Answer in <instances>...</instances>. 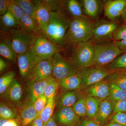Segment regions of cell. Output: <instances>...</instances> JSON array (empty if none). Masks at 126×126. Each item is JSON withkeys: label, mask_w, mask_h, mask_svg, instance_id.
<instances>
[{"label": "cell", "mask_w": 126, "mask_h": 126, "mask_svg": "<svg viewBox=\"0 0 126 126\" xmlns=\"http://www.w3.org/2000/svg\"><path fill=\"white\" fill-rule=\"evenodd\" d=\"M94 24L86 16L72 18L64 39V45L75 46L92 40Z\"/></svg>", "instance_id": "1"}, {"label": "cell", "mask_w": 126, "mask_h": 126, "mask_svg": "<svg viewBox=\"0 0 126 126\" xmlns=\"http://www.w3.org/2000/svg\"><path fill=\"white\" fill-rule=\"evenodd\" d=\"M50 15L46 36L49 40L62 47L64 45V39L71 19L64 13L63 10L50 11Z\"/></svg>", "instance_id": "2"}, {"label": "cell", "mask_w": 126, "mask_h": 126, "mask_svg": "<svg viewBox=\"0 0 126 126\" xmlns=\"http://www.w3.org/2000/svg\"><path fill=\"white\" fill-rule=\"evenodd\" d=\"M94 58L92 67H106L118 56L124 53L115 41H106L94 45Z\"/></svg>", "instance_id": "3"}, {"label": "cell", "mask_w": 126, "mask_h": 126, "mask_svg": "<svg viewBox=\"0 0 126 126\" xmlns=\"http://www.w3.org/2000/svg\"><path fill=\"white\" fill-rule=\"evenodd\" d=\"M94 45L91 40L74 46L69 60L78 69L92 66L94 58Z\"/></svg>", "instance_id": "4"}, {"label": "cell", "mask_w": 126, "mask_h": 126, "mask_svg": "<svg viewBox=\"0 0 126 126\" xmlns=\"http://www.w3.org/2000/svg\"><path fill=\"white\" fill-rule=\"evenodd\" d=\"M7 34L17 56L31 49L35 41V36L21 28L12 30Z\"/></svg>", "instance_id": "5"}, {"label": "cell", "mask_w": 126, "mask_h": 126, "mask_svg": "<svg viewBox=\"0 0 126 126\" xmlns=\"http://www.w3.org/2000/svg\"><path fill=\"white\" fill-rule=\"evenodd\" d=\"M113 71L106 67H94L78 69L76 74L82 81L80 91L82 92L88 87L103 80Z\"/></svg>", "instance_id": "6"}, {"label": "cell", "mask_w": 126, "mask_h": 126, "mask_svg": "<svg viewBox=\"0 0 126 126\" xmlns=\"http://www.w3.org/2000/svg\"><path fill=\"white\" fill-rule=\"evenodd\" d=\"M120 24L115 21L102 19L94 23L92 41L94 44L113 39V34Z\"/></svg>", "instance_id": "7"}, {"label": "cell", "mask_w": 126, "mask_h": 126, "mask_svg": "<svg viewBox=\"0 0 126 126\" xmlns=\"http://www.w3.org/2000/svg\"><path fill=\"white\" fill-rule=\"evenodd\" d=\"M54 78L60 82L62 79L76 74L78 69L70 60H68L60 53H58L51 59Z\"/></svg>", "instance_id": "8"}, {"label": "cell", "mask_w": 126, "mask_h": 126, "mask_svg": "<svg viewBox=\"0 0 126 126\" xmlns=\"http://www.w3.org/2000/svg\"><path fill=\"white\" fill-rule=\"evenodd\" d=\"M33 48L36 55L43 60L51 59L54 55L63 50L62 47L49 40L45 35L35 37Z\"/></svg>", "instance_id": "9"}, {"label": "cell", "mask_w": 126, "mask_h": 126, "mask_svg": "<svg viewBox=\"0 0 126 126\" xmlns=\"http://www.w3.org/2000/svg\"><path fill=\"white\" fill-rule=\"evenodd\" d=\"M41 60L33 48L17 56V63L21 78L26 80L29 79L35 66Z\"/></svg>", "instance_id": "10"}, {"label": "cell", "mask_w": 126, "mask_h": 126, "mask_svg": "<svg viewBox=\"0 0 126 126\" xmlns=\"http://www.w3.org/2000/svg\"><path fill=\"white\" fill-rule=\"evenodd\" d=\"M52 117L57 124L60 126H79L82 121L72 107L57 109Z\"/></svg>", "instance_id": "11"}, {"label": "cell", "mask_w": 126, "mask_h": 126, "mask_svg": "<svg viewBox=\"0 0 126 126\" xmlns=\"http://www.w3.org/2000/svg\"><path fill=\"white\" fill-rule=\"evenodd\" d=\"M53 77L43 81L36 82L31 79H27L25 87V101L34 104L39 96L44 94L46 87Z\"/></svg>", "instance_id": "12"}, {"label": "cell", "mask_w": 126, "mask_h": 126, "mask_svg": "<svg viewBox=\"0 0 126 126\" xmlns=\"http://www.w3.org/2000/svg\"><path fill=\"white\" fill-rule=\"evenodd\" d=\"M82 92L86 97H93L101 101L109 99L110 96L108 83L104 79L88 87Z\"/></svg>", "instance_id": "13"}, {"label": "cell", "mask_w": 126, "mask_h": 126, "mask_svg": "<svg viewBox=\"0 0 126 126\" xmlns=\"http://www.w3.org/2000/svg\"><path fill=\"white\" fill-rule=\"evenodd\" d=\"M104 14L108 20L115 21L126 10V0H110L104 5Z\"/></svg>", "instance_id": "14"}, {"label": "cell", "mask_w": 126, "mask_h": 126, "mask_svg": "<svg viewBox=\"0 0 126 126\" xmlns=\"http://www.w3.org/2000/svg\"><path fill=\"white\" fill-rule=\"evenodd\" d=\"M17 113L23 126H27L40 115L34 107L33 104L26 101L19 104Z\"/></svg>", "instance_id": "15"}, {"label": "cell", "mask_w": 126, "mask_h": 126, "mask_svg": "<svg viewBox=\"0 0 126 126\" xmlns=\"http://www.w3.org/2000/svg\"><path fill=\"white\" fill-rule=\"evenodd\" d=\"M52 74L51 59L41 60L36 64L29 79L39 82L53 77Z\"/></svg>", "instance_id": "16"}, {"label": "cell", "mask_w": 126, "mask_h": 126, "mask_svg": "<svg viewBox=\"0 0 126 126\" xmlns=\"http://www.w3.org/2000/svg\"><path fill=\"white\" fill-rule=\"evenodd\" d=\"M80 3L84 15L93 20L99 17L104 7L102 1L99 0H82Z\"/></svg>", "instance_id": "17"}, {"label": "cell", "mask_w": 126, "mask_h": 126, "mask_svg": "<svg viewBox=\"0 0 126 126\" xmlns=\"http://www.w3.org/2000/svg\"><path fill=\"white\" fill-rule=\"evenodd\" d=\"M20 24L21 29L35 37L40 35L45 36L37 22L29 16L24 15L20 20Z\"/></svg>", "instance_id": "18"}, {"label": "cell", "mask_w": 126, "mask_h": 126, "mask_svg": "<svg viewBox=\"0 0 126 126\" xmlns=\"http://www.w3.org/2000/svg\"><path fill=\"white\" fill-rule=\"evenodd\" d=\"M113 111L112 101L108 99L102 100L94 121L103 126Z\"/></svg>", "instance_id": "19"}, {"label": "cell", "mask_w": 126, "mask_h": 126, "mask_svg": "<svg viewBox=\"0 0 126 126\" xmlns=\"http://www.w3.org/2000/svg\"><path fill=\"white\" fill-rule=\"evenodd\" d=\"M3 94L5 98L12 103L18 104L20 102L23 96V89L16 79H14Z\"/></svg>", "instance_id": "20"}, {"label": "cell", "mask_w": 126, "mask_h": 126, "mask_svg": "<svg viewBox=\"0 0 126 126\" xmlns=\"http://www.w3.org/2000/svg\"><path fill=\"white\" fill-rule=\"evenodd\" d=\"M58 88L63 92L81 89L82 81L80 77L76 74L62 79L59 82Z\"/></svg>", "instance_id": "21"}, {"label": "cell", "mask_w": 126, "mask_h": 126, "mask_svg": "<svg viewBox=\"0 0 126 126\" xmlns=\"http://www.w3.org/2000/svg\"><path fill=\"white\" fill-rule=\"evenodd\" d=\"M50 12L43 2L42 5L37 9L35 15V21L42 29L45 36L50 20Z\"/></svg>", "instance_id": "22"}, {"label": "cell", "mask_w": 126, "mask_h": 126, "mask_svg": "<svg viewBox=\"0 0 126 126\" xmlns=\"http://www.w3.org/2000/svg\"><path fill=\"white\" fill-rule=\"evenodd\" d=\"M15 1L19 6L24 15L29 16L34 20L37 9L43 4V0H15Z\"/></svg>", "instance_id": "23"}, {"label": "cell", "mask_w": 126, "mask_h": 126, "mask_svg": "<svg viewBox=\"0 0 126 126\" xmlns=\"http://www.w3.org/2000/svg\"><path fill=\"white\" fill-rule=\"evenodd\" d=\"M0 54L12 63H15L17 60V55L12 47L8 34L6 38H1Z\"/></svg>", "instance_id": "24"}, {"label": "cell", "mask_w": 126, "mask_h": 126, "mask_svg": "<svg viewBox=\"0 0 126 126\" xmlns=\"http://www.w3.org/2000/svg\"><path fill=\"white\" fill-rule=\"evenodd\" d=\"M79 93L78 90L68 91L63 93L58 101L56 102L57 109L72 107L77 101Z\"/></svg>", "instance_id": "25"}, {"label": "cell", "mask_w": 126, "mask_h": 126, "mask_svg": "<svg viewBox=\"0 0 126 126\" xmlns=\"http://www.w3.org/2000/svg\"><path fill=\"white\" fill-rule=\"evenodd\" d=\"M109 83L114 84L126 90V69L113 71L104 79Z\"/></svg>", "instance_id": "26"}, {"label": "cell", "mask_w": 126, "mask_h": 126, "mask_svg": "<svg viewBox=\"0 0 126 126\" xmlns=\"http://www.w3.org/2000/svg\"><path fill=\"white\" fill-rule=\"evenodd\" d=\"M20 28L19 22L8 12L0 16V30L2 32L7 34L12 30Z\"/></svg>", "instance_id": "27"}, {"label": "cell", "mask_w": 126, "mask_h": 126, "mask_svg": "<svg viewBox=\"0 0 126 126\" xmlns=\"http://www.w3.org/2000/svg\"><path fill=\"white\" fill-rule=\"evenodd\" d=\"M64 7L68 13L73 18H82L86 16L83 14L81 3L78 1H65Z\"/></svg>", "instance_id": "28"}, {"label": "cell", "mask_w": 126, "mask_h": 126, "mask_svg": "<svg viewBox=\"0 0 126 126\" xmlns=\"http://www.w3.org/2000/svg\"><path fill=\"white\" fill-rule=\"evenodd\" d=\"M101 100L91 97H86V116L88 119L94 120L98 111Z\"/></svg>", "instance_id": "29"}, {"label": "cell", "mask_w": 126, "mask_h": 126, "mask_svg": "<svg viewBox=\"0 0 126 126\" xmlns=\"http://www.w3.org/2000/svg\"><path fill=\"white\" fill-rule=\"evenodd\" d=\"M55 104L56 101L55 98L48 99L46 106L40 112L39 115L43 122V126H46L47 123L53 116Z\"/></svg>", "instance_id": "30"}, {"label": "cell", "mask_w": 126, "mask_h": 126, "mask_svg": "<svg viewBox=\"0 0 126 126\" xmlns=\"http://www.w3.org/2000/svg\"><path fill=\"white\" fill-rule=\"evenodd\" d=\"M75 114L80 117L86 116V97L83 94H79L78 99L72 107Z\"/></svg>", "instance_id": "31"}, {"label": "cell", "mask_w": 126, "mask_h": 126, "mask_svg": "<svg viewBox=\"0 0 126 126\" xmlns=\"http://www.w3.org/2000/svg\"><path fill=\"white\" fill-rule=\"evenodd\" d=\"M110 96L109 99L112 101H119L126 99V90L122 89L114 84L109 83Z\"/></svg>", "instance_id": "32"}, {"label": "cell", "mask_w": 126, "mask_h": 126, "mask_svg": "<svg viewBox=\"0 0 126 126\" xmlns=\"http://www.w3.org/2000/svg\"><path fill=\"white\" fill-rule=\"evenodd\" d=\"M18 114L17 111L2 102L0 104V117L1 119H14Z\"/></svg>", "instance_id": "33"}, {"label": "cell", "mask_w": 126, "mask_h": 126, "mask_svg": "<svg viewBox=\"0 0 126 126\" xmlns=\"http://www.w3.org/2000/svg\"><path fill=\"white\" fill-rule=\"evenodd\" d=\"M15 73L11 71L5 74L0 78V94H4L15 79Z\"/></svg>", "instance_id": "34"}, {"label": "cell", "mask_w": 126, "mask_h": 126, "mask_svg": "<svg viewBox=\"0 0 126 126\" xmlns=\"http://www.w3.org/2000/svg\"><path fill=\"white\" fill-rule=\"evenodd\" d=\"M106 67L112 71L126 69V52L118 56Z\"/></svg>", "instance_id": "35"}, {"label": "cell", "mask_w": 126, "mask_h": 126, "mask_svg": "<svg viewBox=\"0 0 126 126\" xmlns=\"http://www.w3.org/2000/svg\"><path fill=\"white\" fill-rule=\"evenodd\" d=\"M7 12L14 16L19 23L20 19L24 15L21 8L15 0H9Z\"/></svg>", "instance_id": "36"}, {"label": "cell", "mask_w": 126, "mask_h": 126, "mask_svg": "<svg viewBox=\"0 0 126 126\" xmlns=\"http://www.w3.org/2000/svg\"><path fill=\"white\" fill-rule=\"evenodd\" d=\"M58 87V82L53 78L46 87L44 94L48 99L55 98Z\"/></svg>", "instance_id": "37"}, {"label": "cell", "mask_w": 126, "mask_h": 126, "mask_svg": "<svg viewBox=\"0 0 126 126\" xmlns=\"http://www.w3.org/2000/svg\"><path fill=\"white\" fill-rule=\"evenodd\" d=\"M113 40L118 41L126 39V24L121 25L115 31Z\"/></svg>", "instance_id": "38"}, {"label": "cell", "mask_w": 126, "mask_h": 126, "mask_svg": "<svg viewBox=\"0 0 126 126\" xmlns=\"http://www.w3.org/2000/svg\"><path fill=\"white\" fill-rule=\"evenodd\" d=\"M48 101L47 98L43 94L39 96L33 104L34 107L39 114L46 106Z\"/></svg>", "instance_id": "39"}, {"label": "cell", "mask_w": 126, "mask_h": 126, "mask_svg": "<svg viewBox=\"0 0 126 126\" xmlns=\"http://www.w3.org/2000/svg\"><path fill=\"white\" fill-rule=\"evenodd\" d=\"M110 122L115 123L123 126H126V112L115 113L110 119Z\"/></svg>", "instance_id": "40"}, {"label": "cell", "mask_w": 126, "mask_h": 126, "mask_svg": "<svg viewBox=\"0 0 126 126\" xmlns=\"http://www.w3.org/2000/svg\"><path fill=\"white\" fill-rule=\"evenodd\" d=\"M112 101L113 107V113L118 112H126V99Z\"/></svg>", "instance_id": "41"}, {"label": "cell", "mask_w": 126, "mask_h": 126, "mask_svg": "<svg viewBox=\"0 0 126 126\" xmlns=\"http://www.w3.org/2000/svg\"><path fill=\"white\" fill-rule=\"evenodd\" d=\"M9 0H0V14L2 16L4 15L8 10Z\"/></svg>", "instance_id": "42"}, {"label": "cell", "mask_w": 126, "mask_h": 126, "mask_svg": "<svg viewBox=\"0 0 126 126\" xmlns=\"http://www.w3.org/2000/svg\"><path fill=\"white\" fill-rule=\"evenodd\" d=\"M0 126H19L17 122L14 119H0Z\"/></svg>", "instance_id": "43"}, {"label": "cell", "mask_w": 126, "mask_h": 126, "mask_svg": "<svg viewBox=\"0 0 126 126\" xmlns=\"http://www.w3.org/2000/svg\"><path fill=\"white\" fill-rule=\"evenodd\" d=\"M79 126H103L94 120L87 119L82 121Z\"/></svg>", "instance_id": "44"}, {"label": "cell", "mask_w": 126, "mask_h": 126, "mask_svg": "<svg viewBox=\"0 0 126 126\" xmlns=\"http://www.w3.org/2000/svg\"><path fill=\"white\" fill-rule=\"evenodd\" d=\"M43 122L39 116L32 121L27 126H43Z\"/></svg>", "instance_id": "45"}, {"label": "cell", "mask_w": 126, "mask_h": 126, "mask_svg": "<svg viewBox=\"0 0 126 126\" xmlns=\"http://www.w3.org/2000/svg\"><path fill=\"white\" fill-rule=\"evenodd\" d=\"M9 64L7 61L1 57L0 58V73L4 71L9 67Z\"/></svg>", "instance_id": "46"}, {"label": "cell", "mask_w": 126, "mask_h": 126, "mask_svg": "<svg viewBox=\"0 0 126 126\" xmlns=\"http://www.w3.org/2000/svg\"><path fill=\"white\" fill-rule=\"evenodd\" d=\"M118 47L123 53L126 52V39L125 40L116 41Z\"/></svg>", "instance_id": "47"}, {"label": "cell", "mask_w": 126, "mask_h": 126, "mask_svg": "<svg viewBox=\"0 0 126 126\" xmlns=\"http://www.w3.org/2000/svg\"><path fill=\"white\" fill-rule=\"evenodd\" d=\"M46 126H58V124L55 121L53 117H52L47 123Z\"/></svg>", "instance_id": "48"}, {"label": "cell", "mask_w": 126, "mask_h": 126, "mask_svg": "<svg viewBox=\"0 0 126 126\" xmlns=\"http://www.w3.org/2000/svg\"><path fill=\"white\" fill-rule=\"evenodd\" d=\"M106 126H123L122 125H120V124H117V123H115L111 122L108 123Z\"/></svg>", "instance_id": "49"}, {"label": "cell", "mask_w": 126, "mask_h": 126, "mask_svg": "<svg viewBox=\"0 0 126 126\" xmlns=\"http://www.w3.org/2000/svg\"><path fill=\"white\" fill-rule=\"evenodd\" d=\"M122 16L123 20L124 21V23L126 24V10L125 12L123 14Z\"/></svg>", "instance_id": "50"}, {"label": "cell", "mask_w": 126, "mask_h": 126, "mask_svg": "<svg viewBox=\"0 0 126 126\" xmlns=\"http://www.w3.org/2000/svg\"></svg>", "instance_id": "51"}]
</instances>
